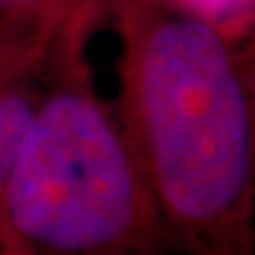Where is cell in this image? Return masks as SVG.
<instances>
[{"label":"cell","mask_w":255,"mask_h":255,"mask_svg":"<svg viewBox=\"0 0 255 255\" xmlns=\"http://www.w3.org/2000/svg\"><path fill=\"white\" fill-rule=\"evenodd\" d=\"M184 5L196 12L201 19H220V17H229L239 9L246 7V0H182Z\"/></svg>","instance_id":"cell-4"},{"label":"cell","mask_w":255,"mask_h":255,"mask_svg":"<svg viewBox=\"0 0 255 255\" xmlns=\"http://www.w3.org/2000/svg\"><path fill=\"white\" fill-rule=\"evenodd\" d=\"M135 81L165 206L189 222L225 218L251 173V109L225 40L201 17L168 19L144 40Z\"/></svg>","instance_id":"cell-1"},{"label":"cell","mask_w":255,"mask_h":255,"mask_svg":"<svg viewBox=\"0 0 255 255\" xmlns=\"http://www.w3.org/2000/svg\"><path fill=\"white\" fill-rule=\"evenodd\" d=\"M31 116H33V109L24 97H17V95L0 97V184L5 182V175L17 156Z\"/></svg>","instance_id":"cell-3"},{"label":"cell","mask_w":255,"mask_h":255,"mask_svg":"<svg viewBox=\"0 0 255 255\" xmlns=\"http://www.w3.org/2000/svg\"><path fill=\"white\" fill-rule=\"evenodd\" d=\"M2 187L12 225L59 253L111 246L137 215L126 146L81 92H62L33 111Z\"/></svg>","instance_id":"cell-2"}]
</instances>
